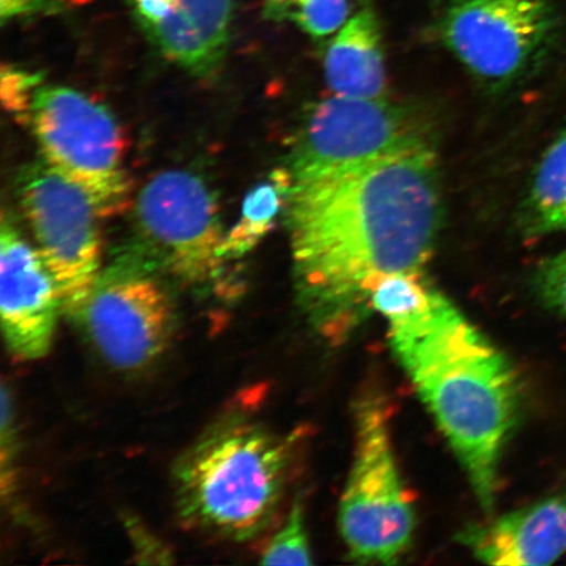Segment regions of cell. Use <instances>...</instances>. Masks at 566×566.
I'll return each mask as SVG.
<instances>
[{"label": "cell", "instance_id": "1", "mask_svg": "<svg viewBox=\"0 0 566 566\" xmlns=\"http://www.w3.org/2000/svg\"><path fill=\"white\" fill-rule=\"evenodd\" d=\"M441 212L431 146L293 180L286 216L295 286L316 334L345 343L373 313L380 280L423 274Z\"/></svg>", "mask_w": 566, "mask_h": 566}, {"label": "cell", "instance_id": "2", "mask_svg": "<svg viewBox=\"0 0 566 566\" xmlns=\"http://www.w3.org/2000/svg\"><path fill=\"white\" fill-rule=\"evenodd\" d=\"M386 321L396 358L491 513L521 406L512 364L430 282L412 307Z\"/></svg>", "mask_w": 566, "mask_h": 566}, {"label": "cell", "instance_id": "3", "mask_svg": "<svg viewBox=\"0 0 566 566\" xmlns=\"http://www.w3.org/2000/svg\"><path fill=\"white\" fill-rule=\"evenodd\" d=\"M290 460L289 442L263 423L242 415L223 417L176 462L180 520L219 539H254L277 512Z\"/></svg>", "mask_w": 566, "mask_h": 566}, {"label": "cell", "instance_id": "4", "mask_svg": "<svg viewBox=\"0 0 566 566\" xmlns=\"http://www.w3.org/2000/svg\"><path fill=\"white\" fill-rule=\"evenodd\" d=\"M338 526L349 556L359 563L396 564L412 544V502L396 464L387 409L378 399H364L356 409V449Z\"/></svg>", "mask_w": 566, "mask_h": 566}, {"label": "cell", "instance_id": "5", "mask_svg": "<svg viewBox=\"0 0 566 566\" xmlns=\"http://www.w3.org/2000/svg\"><path fill=\"white\" fill-rule=\"evenodd\" d=\"M31 124L45 165L81 188L102 218L126 209L125 137L106 106L73 88L40 87Z\"/></svg>", "mask_w": 566, "mask_h": 566}, {"label": "cell", "instance_id": "6", "mask_svg": "<svg viewBox=\"0 0 566 566\" xmlns=\"http://www.w3.org/2000/svg\"><path fill=\"white\" fill-rule=\"evenodd\" d=\"M19 200L35 248L59 289L62 314L81 317L102 268V218L90 197L45 163L27 168Z\"/></svg>", "mask_w": 566, "mask_h": 566}, {"label": "cell", "instance_id": "7", "mask_svg": "<svg viewBox=\"0 0 566 566\" xmlns=\"http://www.w3.org/2000/svg\"><path fill=\"white\" fill-rule=\"evenodd\" d=\"M555 31L549 0H451L440 28L443 44L459 62L499 88L539 62Z\"/></svg>", "mask_w": 566, "mask_h": 566}, {"label": "cell", "instance_id": "8", "mask_svg": "<svg viewBox=\"0 0 566 566\" xmlns=\"http://www.w3.org/2000/svg\"><path fill=\"white\" fill-rule=\"evenodd\" d=\"M424 146L427 130L401 106L335 95L311 111L289 169L294 181L314 179Z\"/></svg>", "mask_w": 566, "mask_h": 566}, {"label": "cell", "instance_id": "9", "mask_svg": "<svg viewBox=\"0 0 566 566\" xmlns=\"http://www.w3.org/2000/svg\"><path fill=\"white\" fill-rule=\"evenodd\" d=\"M77 322L104 363L125 373L157 363L176 331L165 287L147 269L130 263L102 272Z\"/></svg>", "mask_w": 566, "mask_h": 566}, {"label": "cell", "instance_id": "10", "mask_svg": "<svg viewBox=\"0 0 566 566\" xmlns=\"http://www.w3.org/2000/svg\"><path fill=\"white\" fill-rule=\"evenodd\" d=\"M137 218L147 244L175 277L205 286L222 274L226 232L201 176L186 169L155 175L140 190Z\"/></svg>", "mask_w": 566, "mask_h": 566}, {"label": "cell", "instance_id": "11", "mask_svg": "<svg viewBox=\"0 0 566 566\" xmlns=\"http://www.w3.org/2000/svg\"><path fill=\"white\" fill-rule=\"evenodd\" d=\"M62 314L59 289L38 248L3 218L0 230V317L13 356L45 357Z\"/></svg>", "mask_w": 566, "mask_h": 566}, {"label": "cell", "instance_id": "12", "mask_svg": "<svg viewBox=\"0 0 566 566\" xmlns=\"http://www.w3.org/2000/svg\"><path fill=\"white\" fill-rule=\"evenodd\" d=\"M139 24L169 61L209 75L228 51L233 0H129Z\"/></svg>", "mask_w": 566, "mask_h": 566}, {"label": "cell", "instance_id": "13", "mask_svg": "<svg viewBox=\"0 0 566 566\" xmlns=\"http://www.w3.org/2000/svg\"><path fill=\"white\" fill-rule=\"evenodd\" d=\"M459 542L491 565L554 564L566 552V495H554L462 531Z\"/></svg>", "mask_w": 566, "mask_h": 566}, {"label": "cell", "instance_id": "14", "mask_svg": "<svg viewBox=\"0 0 566 566\" xmlns=\"http://www.w3.org/2000/svg\"><path fill=\"white\" fill-rule=\"evenodd\" d=\"M324 67L334 95L369 101L386 98L384 41L371 0H360L358 11L331 41Z\"/></svg>", "mask_w": 566, "mask_h": 566}, {"label": "cell", "instance_id": "15", "mask_svg": "<svg viewBox=\"0 0 566 566\" xmlns=\"http://www.w3.org/2000/svg\"><path fill=\"white\" fill-rule=\"evenodd\" d=\"M521 222L530 237L566 232V130L552 142L535 169Z\"/></svg>", "mask_w": 566, "mask_h": 566}, {"label": "cell", "instance_id": "16", "mask_svg": "<svg viewBox=\"0 0 566 566\" xmlns=\"http://www.w3.org/2000/svg\"><path fill=\"white\" fill-rule=\"evenodd\" d=\"M293 176L289 168H277L245 197L242 216L224 233L221 254L226 263L242 259L272 231L283 209L287 208Z\"/></svg>", "mask_w": 566, "mask_h": 566}, {"label": "cell", "instance_id": "17", "mask_svg": "<svg viewBox=\"0 0 566 566\" xmlns=\"http://www.w3.org/2000/svg\"><path fill=\"white\" fill-rule=\"evenodd\" d=\"M275 20L292 21L315 39L328 38L348 21L349 0H264Z\"/></svg>", "mask_w": 566, "mask_h": 566}, {"label": "cell", "instance_id": "18", "mask_svg": "<svg viewBox=\"0 0 566 566\" xmlns=\"http://www.w3.org/2000/svg\"><path fill=\"white\" fill-rule=\"evenodd\" d=\"M263 565H311V554L306 526H304L303 504L295 501L290 509L285 523L274 534L271 542L261 552Z\"/></svg>", "mask_w": 566, "mask_h": 566}, {"label": "cell", "instance_id": "19", "mask_svg": "<svg viewBox=\"0 0 566 566\" xmlns=\"http://www.w3.org/2000/svg\"><path fill=\"white\" fill-rule=\"evenodd\" d=\"M40 81L39 75L13 66H3L0 95H2L4 108L20 117L21 123L31 122L32 106L40 88Z\"/></svg>", "mask_w": 566, "mask_h": 566}, {"label": "cell", "instance_id": "20", "mask_svg": "<svg viewBox=\"0 0 566 566\" xmlns=\"http://www.w3.org/2000/svg\"><path fill=\"white\" fill-rule=\"evenodd\" d=\"M534 285L537 296L547 308L566 321V250L537 266Z\"/></svg>", "mask_w": 566, "mask_h": 566}, {"label": "cell", "instance_id": "21", "mask_svg": "<svg viewBox=\"0 0 566 566\" xmlns=\"http://www.w3.org/2000/svg\"><path fill=\"white\" fill-rule=\"evenodd\" d=\"M124 527L132 543L134 562L137 564L174 563L171 551L136 516L125 515Z\"/></svg>", "mask_w": 566, "mask_h": 566}, {"label": "cell", "instance_id": "22", "mask_svg": "<svg viewBox=\"0 0 566 566\" xmlns=\"http://www.w3.org/2000/svg\"><path fill=\"white\" fill-rule=\"evenodd\" d=\"M60 0H0V15L2 21L17 20L40 15L48 11H53Z\"/></svg>", "mask_w": 566, "mask_h": 566}]
</instances>
